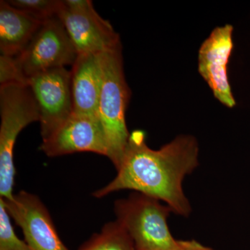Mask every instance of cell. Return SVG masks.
Here are the masks:
<instances>
[{"label":"cell","instance_id":"1","mask_svg":"<svg viewBox=\"0 0 250 250\" xmlns=\"http://www.w3.org/2000/svg\"><path fill=\"white\" fill-rule=\"evenodd\" d=\"M196 139L182 135L155 150L146 141V133H130L116 177L93 193L96 198L112 192L131 190L165 202L172 212L188 217L190 202L183 190L184 179L199 165Z\"/></svg>","mask_w":250,"mask_h":250},{"label":"cell","instance_id":"2","mask_svg":"<svg viewBox=\"0 0 250 250\" xmlns=\"http://www.w3.org/2000/svg\"><path fill=\"white\" fill-rule=\"evenodd\" d=\"M103 83L98 116L106 137L108 158L116 170L127 146L130 133L126 124L131 90L125 80L122 45L101 53Z\"/></svg>","mask_w":250,"mask_h":250},{"label":"cell","instance_id":"3","mask_svg":"<svg viewBox=\"0 0 250 250\" xmlns=\"http://www.w3.org/2000/svg\"><path fill=\"white\" fill-rule=\"evenodd\" d=\"M0 195L4 200H10L14 195L16 139L24 128L40 121L37 104L28 85L0 86Z\"/></svg>","mask_w":250,"mask_h":250},{"label":"cell","instance_id":"4","mask_svg":"<svg viewBox=\"0 0 250 250\" xmlns=\"http://www.w3.org/2000/svg\"><path fill=\"white\" fill-rule=\"evenodd\" d=\"M114 211L136 250H176L179 246L167 225L172 210L160 200L134 192L116 202Z\"/></svg>","mask_w":250,"mask_h":250},{"label":"cell","instance_id":"5","mask_svg":"<svg viewBox=\"0 0 250 250\" xmlns=\"http://www.w3.org/2000/svg\"><path fill=\"white\" fill-rule=\"evenodd\" d=\"M58 18L78 54L103 53L121 45L119 34L90 0L62 1Z\"/></svg>","mask_w":250,"mask_h":250},{"label":"cell","instance_id":"6","mask_svg":"<svg viewBox=\"0 0 250 250\" xmlns=\"http://www.w3.org/2000/svg\"><path fill=\"white\" fill-rule=\"evenodd\" d=\"M78 57L76 49L58 17L42 23L31 42L16 57L27 80L41 72L73 65Z\"/></svg>","mask_w":250,"mask_h":250},{"label":"cell","instance_id":"7","mask_svg":"<svg viewBox=\"0 0 250 250\" xmlns=\"http://www.w3.org/2000/svg\"><path fill=\"white\" fill-rule=\"evenodd\" d=\"M40 114L42 141L48 139L73 113L70 71L52 69L27 80Z\"/></svg>","mask_w":250,"mask_h":250},{"label":"cell","instance_id":"8","mask_svg":"<svg viewBox=\"0 0 250 250\" xmlns=\"http://www.w3.org/2000/svg\"><path fill=\"white\" fill-rule=\"evenodd\" d=\"M41 149L49 157L77 152H93L108 157V147L98 116L72 113L48 139Z\"/></svg>","mask_w":250,"mask_h":250},{"label":"cell","instance_id":"9","mask_svg":"<svg viewBox=\"0 0 250 250\" xmlns=\"http://www.w3.org/2000/svg\"><path fill=\"white\" fill-rule=\"evenodd\" d=\"M4 201L10 216L22 229L30 250H69L59 238L48 210L39 197L21 191Z\"/></svg>","mask_w":250,"mask_h":250},{"label":"cell","instance_id":"10","mask_svg":"<svg viewBox=\"0 0 250 250\" xmlns=\"http://www.w3.org/2000/svg\"><path fill=\"white\" fill-rule=\"evenodd\" d=\"M233 27L215 28L199 50L198 70L213 91L215 98L229 108L236 105L229 83L228 65L232 52Z\"/></svg>","mask_w":250,"mask_h":250},{"label":"cell","instance_id":"11","mask_svg":"<svg viewBox=\"0 0 250 250\" xmlns=\"http://www.w3.org/2000/svg\"><path fill=\"white\" fill-rule=\"evenodd\" d=\"M70 78L73 113L98 116L103 83L101 53L78 54Z\"/></svg>","mask_w":250,"mask_h":250},{"label":"cell","instance_id":"12","mask_svg":"<svg viewBox=\"0 0 250 250\" xmlns=\"http://www.w3.org/2000/svg\"><path fill=\"white\" fill-rule=\"evenodd\" d=\"M42 23L0 1V51L1 55L18 57L31 42Z\"/></svg>","mask_w":250,"mask_h":250},{"label":"cell","instance_id":"13","mask_svg":"<svg viewBox=\"0 0 250 250\" xmlns=\"http://www.w3.org/2000/svg\"><path fill=\"white\" fill-rule=\"evenodd\" d=\"M79 250H136L129 233L118 220L106 224Z\"/></svg>","mask_w":250,"mask_h":250},{"label":"cell","instance_id":"14","mask_svg":"<svg viewBox=\"0 0 250 250\" xmlns=\"http://www.w3.org/2000/svg\"><path fill=\"white\" fill-rule=\"evenodd\" d=\"M9 4L41 23L58 17L62 9L60 0H9Z\"/></svg>","mask_w":250,"mask_h":250},{"label":"cell","instance_id":"15","mask_svg":"<svg viewBox=\"0 0 250 250\" xmlns=\"http://www.w3.org/2000/svg\"><path fill=\"white\" fill-rule=\"evenodd\" d=\"M10 217L4 200L0 199V250H30L15 233Z\"/></svg>","mask_w":250,"mask_h":250},{"label":"cell","instance_id":"16","mask_svg":"<svg viewBox=\"0 0 250 250\" xmlns=\"http://www.w3.org/2000/svg\"><path fill=\"white\" fill-rule=\"evenodd\" d=\"M19 83L27 84V80L23 75L22 70L16 57L0 56V86L1 85Z\"/></svg>","mask_w":250,"mask_h":250},{"label":"cell","instance_id":"17","mask_svg":"<svg viewBox=\"0 0 250 250\" xmlns=\"http://www.w3.org/2000/svg\"><path fill=\"white\" fill-rule=\"evenodd\" d=\"M206 247L194 240L191 241H179V246L176 250H207Z\"/></svg>","mask_w":250,"mask_h":250},{"label":"cell","instance_id":"18","mask_svg":"<svg viewBox=\"0 0 250 250\" xmlns=\"http://www.w3.org/2000/svg\"><path fill=\"white\" fill-rule=\"evenodd\" d=\"M207 250H213L211 249V248H207Z\"/></svg>","mask_w":250,"mask_h":250}]
</instances>
